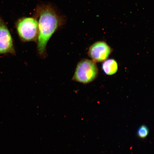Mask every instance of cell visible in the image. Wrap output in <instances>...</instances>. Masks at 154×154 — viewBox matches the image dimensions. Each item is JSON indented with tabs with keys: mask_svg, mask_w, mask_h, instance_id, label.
<instances>
[{
	"mask_svg": "<svg viewBox=\"0 0 154 154\" xmlns=\"http://www.w3.org/2000/svg\"><path fill=\"white\" fill-rule=\"evenodd\" d=\"M34 17L38 21L39 34L37 40V51L42 58L47 56V44L58 29L65 24V19L57 13L51 5L42 4L37 6Z\"/></svg>",
	"mask_w": 154,
	"mask_h": 154,
	"instance_id": "obj_1",
	"label": "cell"
},
{
	"mask_svg": "<svg viewBox=\"0 0 154 154\" xmlns=\"http://www.w3.org/2000/svg\"><path fill=\"white\" fill-rule=\"evenodd\" d=\"M17 34L23 42H37L39 29L37 19L35 17H24L15 24Z\"/></svg>",
	"mask_w": 154,
	"mask_h": 154,
	"instance_id": "obj_2",
	"label": "cell"
},
{
	"mask_svg": "<svg viewBox=\"0 0 154 154\" xmlns=\"http://www.w3.org/2000/svg\"><path fill=\"white\" fill-rule=\"evenodd\" d=\"M98 69L95 62L82 59L77 64L72 80L83 84L93 81L97 77Z\"/></svg>",
	"mask_w": 154,
	"mask_h": 154,
	"instance_id": "obj_3",
	"label": "cell"
},
{
	"mask_svg": "<svg viewBox=\"0 0 154 154\" xmlns=\"http://www.w3.org/2000/svg\"><path fill=\"white\" fill-rule=\"evenodd\" d=\"M15 54L14 42L8 28L0 18V55Z\"/></svg>",
	"mask_w": 154,
	"mask_h": 154,
	"instance_id": "obj_4",
	"label": "cell"
},
{
	"mask_svg": "<svg viewBox=\"0 0 154 154\" xmlns=\"http://www.w3.org/2000/svg\"><path fill=\"white\" fill-rule=\"evenodd\" d=\"M111 52V48L106 43L98 42L90 47L88 55L94 62H100L106 60Z\"/></svg>",
	"mask_w": 154,
	"mask_h": 154,
	"instance_id": "obj_5",
	"label": "cell"
},
{
	"mask_svg": "<svg viewBox=\"0 0 154 154\" xmlns=\"http://www.w3.org/2000/svg\"><path fill=\"white\" fill-rule=\"evenodd\" d=\"M102 68L106 74L112 75L117 72L118 70V65L114 60L109 59L103 63Z\"/></svg>",
	"mask_w": 154,
	"mask_h": 154,
	"instance_id": "obj_6",
	"label": "cell"
},
{
	"mask_svg": "<svg viewBox=\"0 0 154 154\" xmlns=\"http://www.w3.org/2000/svg\"><path fill=\"white\" fill-rule=\"evenodd\" d=\"M149 134V129L145 125H142L140 126L137 132V136L141 139H144L147 137Z\"/></svg>",
	"mask_w": 154,
	"mask_h": 154,
	"instance_id": "obj_7",
	"label": "cell"
}]
</instances>
